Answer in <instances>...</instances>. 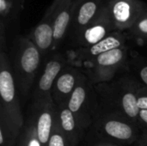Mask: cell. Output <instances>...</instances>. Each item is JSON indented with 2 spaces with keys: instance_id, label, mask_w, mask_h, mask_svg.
<instances>
[{
  "instance_id": "1",
  "label": "cell",
  "mask_w": 147,
  "mask_h": 146,
  "mask_svg": "<svg viewBox=\"0 0 147 146\" xmlns=\"http://www.w3.org/2000/svg\"><path fill=\"white\" fill-rule=\"evenodd\" d=\"M9 57L18 93L25 99L39 72L42 55L28 36L16 35L12 40Z\"/></svg>"
},
{
  "instance_id": "2",
  "label": "cell",
  "mask_w": 147,
  "mask_h": 146,
  "mask_svg": "<svg viewBox=\"0 0 147 146\" xmlns=\"http://www.w3.org/2000/svg\"><path fill=\"white\" fill-rule=\"evenodd\" d=\"M140 86L134 80L121 79L111 87L102 89L101 101L106 108L105 113L124 116L137 126L140 124V108L137 104L138 91Z\"/></svg>"
},
{
  "instance_id": "3",
  "label": "cell",
  "mask_w": 147,
  "mask_h": 146,
  "mask_svg": "<svg viewBox=\"0 0 147 146\" xmlns=\"http://www.w3.org/2000/svg\"><path fill=\"white\" fill-rule=\"evenodd\" d=\"M0 115L22 131L25 119L22 115L9 57L5 51H0Z\"/></svg>"
},
{
  "instance_id": "4",
  "label": "cell",
  "mask_w": 147,
  "mask_h": 146,
  "mask_svg": "<svg viewBox=\"0 0 147 146\" xmlns=\"http://www.w3.org/2000/svg\"><path fill=\"white\" fill-rule=\"evenodd\" d=\"M94 127L101 137L115 144H132L140 138L138 126L117 114H101L95 120Z\"/></svg>"
},
{
  "instance_id": "5",
  "label": "cell",
  "mask_w": 147,
  "mask_h": 146,
  "mask_svg": "<svg viewBox=\"0 0 147 146\" xmlns=\"http://www.w3.org/2000/svg\"><path fill=\"white\" fill-rule=\"evenodd\" d=\"M66 106L84 131L94 122L93 114L94 108L97 107V100L94 96L92 83L84 73Z\"/></svg>"
},
{
  "instance_id": "6",
  "label": "cell",
  "mask_w": 147,
  "mask_h": 146,
  "mask_svg": "<svg viewBox=\"0 0 147 146\" xmlns=\"http://www.w3.org/2000/svg\"><path fill=\"white\" fill-rule=\"evenodd\" d=\"M127 58V48L126 46L102 53L86 63L87 65H90V69L87 70V77L92 83L108 82L125 65Z\"/></svg>"
},
{
  "instance_id": "7",
  "label": "cell",
  "mask_w": 147,
  "mask_h": 146,
  "mask_svg": "<svg viewBox=\"0 0 147 146\" xmlns=\"http://www.w3.org/2000/svg\"><path fill=\"white\" fill-rule=\"evenodd\" d=\"M66 65L67 61L60 53L53 54L49 58L33 89L31 106L37 107L53 102L52 97L53 83L59 74Z\"/></svg>"
},
{
  "instance_id": "8",
  "label": "cell",
  "mask_w": 147,
  "mask_h": 146,
  "mask_svg": "<svg viewBox=\"0 0 147 146\" xmlns=\"http://www.w3.org/2000/svg\"><path fill=\"white\" fill-rule=\"evenodd\" d=\"M146 3L141 0H107V8L116 31L128 30L140 15Z\"/></svg>"
},
{
  "instance_id": "9",
  "label": "cell",
  "mask_w": 147,
  "mask_h": 146,
  "mask_svg": "<svg viewBox=\"0 0 147 146\" xmlns=\"http://www.w3.org/2000/svg\"><path fill=\"white\" fill-rule=\"evenodd\" d=\"M63 0H53L39 23L28 36L40 52L42 57L53 47V25L58 9Z\"/></svg>"
},
{
  "instance_id": "10",
  "label": "cell",
  "mask_w": 147,
  "mask_h": 146,
  "mask_svg": "<svg viewBox=\"0 0 147 146\" xmlns=\"http://www.w3.org/2000/svg\"><path fill=\"white\" fill-rule=\"evenodd\" d=\"M107 4V0H75L68 35L73 41L90 24Z\"/></svg>"
},
{
  "instance_id": "11",
  "label": "cell",
  "mask_w": 147,
  "mask_h": 146,
  "mask_svg": "<svg viewBox=\"0 0 147 146\" xmlns=\"http://www.w3.org/2000/svg\"><path fill=\"white\" fill-rule=\"evenodd\" d=\"M116 31L108 11L107 4L98 16L89 24L72 41L78 48H84L96 44Z\"/></svg>"
},
{
  "instance_id": "12",
  "label": "cell",
  "mask_w": 147,
  "mask_h": 146,
  "mask_svg": "<svg viewBox=\"0 0 147 146\" xmlns=\"http://www.w3.org/2000/svg\"><path fill=\"white\" fill-rule=\"evenodd\" d=\"M82 74L80 70L72 65H66L59 74L52 89L53 101L57 107L67 105Z\"/></svg>"
},
{
  "instance_id": "13",
  "label": "cell",
  "mask_w": 147,
  "mask_h": 146,
  "mask_svg": "<svg viewBox=\"0 0 147 146\" xmlns=\"http://www.w3.org/2000/svg\"><path fill=\"white\" fill-rule=\"evenodd\" d=\"M33 116L38 138L43 146H47L53 128L57 120V107L54 102L42 106H31L29 111Z\"/></svg>"
},
{
  "instance_id": "14",
  "label": "cell",
  "mask_w": 147,
  "mask_h": 146,
  "mask_svg": "<svg viewBox=\"0 0 147 146\" xmlns=\"http://www.w3.org/2000/svg\"><path fill=\"white\" fill-rule=\"evenodd\" d=\"M125 43L126 36L123 32L115 31L93 46L84 48H78V50L75 52L74 59L79 63L86 64L102 53L124 46Z\"/></svg>"
},
{
  "instance_id": "15",
  "label": "cell",
  "mask_w": 147,
  "mask_h": 146,
  "mask_svg": "<svg viewBox=\"0 0 147 146\" xmlns=\"http://www.w3.org/2000/svg\"><path fill=\"white\" fill-rule=\"evenodd\" d=\"M75 0H63L56 15L53 25V47L57 49L68 35Z\"/></svg>"
},
{
  "instance_id": "16",
  "label": "cell",
  "mask_w": 147,
  "mask_h": 146,
  "mask_svg": "<svg viewBox=\"0 0 147 146\" xmlns=\"http://www.w3.org/2000/svg\"><path fill=\"white\" fill-rule=\"evenodd\" d=\"M57 120L63 133L72 146H78L84 130L80 126L76 117L66 105L57 107Z\"/></svg>"
},
{
  "instance_id": "17",
  "label": "cell",
  "mask_w": 147,
  "mask_h": 146,
  "mask_svg": "<svg viewBox=\"0 0 147 146\" xmlns=\"http://www.w3.org/2000/svg\"><path fill=\"white\" fill-rule=\"evenodd\" d=\"M22 9L13 0H0V30L8 34L9 28L18 27Z\"/></svg>"
},
{
  "instance_id": "18",
  "label": "cell",
  "mask_w": 147,
  "mask_h": 146,
  "mask_svg": "<svg viewBox=\"0 0 147 146\" xmlns=\"http://www.w3.org/2000/svg\"><path fill=\"white\" fill-rule=\"evenodd\" d=\"M16 146H43L38 138L34 121L30 113L27 119H25L24 126L20 133Z\"/></svg>"
},
{
  "instance_id": "19",
  "label": "cell",
  "mask_w": 147,
  "mask_h": 146,
  "mask_svg": "<svg viewBox=\"0 0 147 146\" xmlns=\"http://www.w3.org/2000/svg\"><path fill=\"white\" fill-rule=\"evenodd\" d=\"M21 131L0 115V146H16Z\"/></svg>"
},
{
  "instance_id": "20",
  "label": "cell",
  "mask_w": 147,
  "mask_h": 146,
  "mask_svg": "<svg viewBox=\"0 0 147 146\" xmlns=\"http://www.w3.org/2000/svg\"><path fill=\"white\" fill-rule=\"evenodd\" d=\"M127 31L136 40L147 41V3L139 18Z\"/></svg>"
},
{
  "instance_id": "21",
  "label": "cell",
  "mask_w": 147,
  "mask_h": 146,
  "mask_svg": "<svg viewBox=\"0 0 147 146\" xmlns=\"http://www.w3.org/2000/svg\"><path fill=\"white\" fill-rule=\"evenodd\" d=\"M47 146H72L71 142L68 140L66 136L60 129L58 120H56V123L53 128Z\"/></svg>"
},
{
  "instance_id": "22",
  "label": "cell",
  "mask_w": 147,
  "mask_h": 146,
  "mask_svg": "<svg viewBox=\"0 0 147 146\" xmlns=\"http://www.w3.org/2000/svg\"><path fill=\"white\" fill-rule=\"evenodd\" d=\"M137 104L140 110H147V89L146 87L140 86L138 91Z\"/></svg>"
},
{
  "instance_id": "23",
  "label": "cell",
  "mask_w": 147,
  "mask_h": 146,
  "mask_svg": "<svg viewBox=\"0 0 147 146\" xmlns=\"http://www.w3.org/2000/svg\"><path fill=\"white\" fill-rule=\"evenodd\" d=\"M139 78L144 87L147 89V65H142L141 67L139 69Z\"/></svg>"
},
{
  "instance_id": "24",
  "label": "cell",
  "mask_w": 147,
  "mask_h": 146,
  "mask_svg": "<svg viewBox=\"0 0 147 146\" xmlns=\"http://www.w3.org/2000/svg\"><path fill=\"white\" fill-rule=\"evenodd\" d=\"M139 121L140 124H143V126L147 127V110H140Z\"/></svg>"
},
{
  "instance_id": "25",
  "label": "cell",
  "mask_w": 147,
  "mask_h": 146,
  "mask_svg": "<svg viewBox=\"0 0 147 146\" xmlns=\"http://www.w3.org/2000/svg\"><path fill=\"white\" fill-rule=\"evenodd\" d=\"M139 146H147V130L144 131L138 139Z\"/></svg>"
},
{
  "instance_id": "26",
  "label": "cell",
  "mask_w": 147,
  "mask_h": 146,
  "mask_svg": "<svg viewBox=\"0 0 147 146\" xmlns=\"http://www.w3.org/2000/svg\"><path fill=\"white\" fill-rule=\"evenodd\" d=\"M93 146H120L118 144L113 143V142H100V143H96Z\"/></svg>"
},
{
  "instance_id": "27",
  "label": "cell",
  "mask_w": 147,
  "mask_h": 146,
  "mask_svg": "<svg viewBox=\"0 0 147 146\" xmlns=\"http://www.w3.org/2000/svg\"><path fill=\"white\" fill-rule=\"evenodd\" d=\"M17 5H19L20 7H22V8H23V5H24V2H25V0H13Z\"/></svg>"
}]
</instances>
